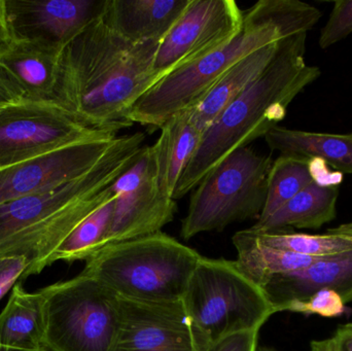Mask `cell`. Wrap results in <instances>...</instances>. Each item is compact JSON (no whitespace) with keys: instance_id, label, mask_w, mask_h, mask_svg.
<instances>
[{"instance_id":"cell-3","label":"cell","mask_w":352,"mask_h":351,"mask_svg":"<svg viewBox=\"0 0 352 351\" xmlns=\"http://www.w3.org/2000/svg\"><path fill=\"white\" fill-rule=\"evenodd\" d=\"M307 32L281 39L270 65L202 134L173 193L177 200L195 189L223 159L266 135L287 115L292 101L320 78L305 61Z\"/></svg>"},{"instance_id":"cell-11","label":"cell","mask_w":352,"mask_h":351,"mask_svg":"<svg viewBox=\"0 0 352 351\" xmlns=\"http://www.w3.org/2000/svg\"><path fill=\"white\" fill-rule=\"evenodd\" d=\"M115 212L107 245L161 232L177 206L159 181L152 146H144L133 164L113 183Z\"/></svg>"},{"instance_id":"cell-17","label":"cell","mask_w":352,"mask_h":351,"mask_svg":"<svg viewBox=\"0 0 352 351\" xmlns=\"http://www.w3.org/2000/svg\"><path fill=\"white\" fill-rule=\"evenodd\" d=\"M61 54L37 43L14 41L0 55V74L22 98L53 101Z\"/></svg>"},{"instance_id":"cell-36","label":"cell","mask_w":352,"mask_h":351,"mask_svg":"<svg viewBox=\"0 0 352 351\" xmlns=\"http://www.w3.org/2000/svg\"><path fill=\"white\" fill-rule=\"evenodd\" d=\"M256 351H277L274 348H267V346H258Z\"/></svg>"},{"instance_id":"cell-23","label":"cell","mask_w":352,"mask_h":351,"mask_svg":"<svg viewBox=\"0 0 352 351\" xmlns=\"http://www.w3.org/2000/svg\"><path fill=\"white\" fill-rule=\"evenodd\" d=\"M238 267L261 288L273 276L304 269L320 258L305 257L263 245L250 229L233 236Z\"/></svg>"},{"instance_id":"cell-13","label":"cell","mask_w":352,"mask_h":351,"mask_svg":"<svg viewBox=\"0 0 352 351\" xmlns=\"http://www.w3.org/2000/svg\"><path fill=\"white\" fill-rule=\"evenodd\" d=\"M105 0H6L14 41L63 51L94 22Z\"/></svg>"},{"instance_id":"cell-21","label":"cell","mask_w":352,"mask_h":351,"mask_svg":"<svg viewBox=\"0 0 352 351\" xmlns=\"http://www.w3.org/2000/svg\"><path fill=\"white\" fill-rule=\"evenodd\" d=\"M338 185L314 181L270 218L256 222L252 230L261 232L283 231L287 227L318 229L336 218Z\"/></svg>"},{"instance_id":"cell-26","label":"cell","mask_w":352,"mask_h":351,"mask_svg":"<svg viewBox=\"0 0 352 351\" xmlns=\"http://www.w3.org/2000/svg\"><path fill=\"white\" fill-rule=\"evenodd\" d=\"M250 230L267 247L305 257H329L352 249V238L342 235H310L285 231L261 232L252 228Z\"/></svg>"},{"instance_id":"cell-35","label":"cell","mask_w":352,"mask_h":351,"mask_svg":"<svg viewBox=\"0 0 352 351\" xmlns=\"http://www.w3.org/2000/svg\"><path fill=\"white\" fill-rule=\"evenodd\" d=\"M0 351H27V350H16V348H6V346H0ZM43 351H47V350H43Z\"/></svg>"},{"instance_id":"cell-32","label":"cell","mask_w":352,"mask_h":351,"mask_svg":"<svg viewBox=\"0 0 352 351\" xmlns=\"http://www.w3.org/2000/svg\"><path fill=\"white\" fill-rule=\"evenodd\" d=\"M14 43L10 24H8V14H6V0H0V55Z\"/></svg>"},{"instance_id":"cell-8","label":"cell","mask_w":352,"mask_h":351,"mask_svg":"<svg viewBox=\"0 0 352 351\" xmlns=\"http://www.w3.org/2000/svg\"><path fill=\"white\" fill-rule=\"evenodd\" d=\"M47 351H116L120 298L84 273L41 288Z\"/></svg>"},{"instance_id":"cell-4","label":"cell","mask_w":352,"mask_h":351,"mask_svg":"<svg viewBox=\"0 0 352 351\" xmlns=\"http://www.w3.org/2000/svg\"><path fill=\"white\" fill-rule=\"evenodd\" d=\"M322 12L298 0H261L243 12L241 32L223 49L180 68L153 86L129 115L132 124L151 131L196 106L221 76L238 61L283 37L308 32Z\"/></svg>"},{"instance_id":"cell-6","label":"cell","mask_w":352,"mask_h":351,"mask_svg":"<svg viewBox=\"0 0 352 351\" xmlns=\"http://www.w3.org/2000/svg\"><path fill=\"white\" fill-rule=\"evenodd\" d=\"M182 302L209 346L223 338L263 327L274 315L264 291L236 261L201 257Z\"/></svg>"},{"instance_id":"cell-18","label":"cell","mask_w":352,"mask_h":351,"mask_svg":"<svg viewBox=\"0 0 352 351\" xmlns=\"http://www.w3.org/2000/svg\"><path fill=\"white\" fill-rule=\"evenodd\" d=\"M280 41L261 47L238 61L196 106L188 109L190 123L201 134L212 125L230 103L260 78L276 56Z\"/></svg>"},{"instance_id":"cell-30","label":"cell","mask_w":352,"mask_h":351,"mask_svg":"<svg viewBox=\"0 0 352 351\" xmlns=\"http://www.w3.org/2000/svg\"><path fill=\"white\" fill-rule=\"evenodd\" d=\"M258 333V330H254L229 336L210 344L207 351H256Z\"/></svg>"},{"instance_id":"cell-28","label":"cell","mask_w":352,"mask_h":351,"mask_svg":"<svg viewBox=\"0 0 352 351\" xmlns=\"http://www.w3.org/2000/svg\"><path fill=\"white\" fill-rule=\"evenodd\" d=\"M352 33V0H337L332 14L320 33V47H332Z\"/></svg>"},{"instance_id":"cell-14","label":"cell","mask_w":352,"mask_h":351,"mask_svg":"<svg viewBox=\"0 0 352 351\" xmlns=\"http://www.w3.org/2000/svg\"><path fill=\"white\" fill-rule=\"evenodd\" d=\"M119 135L66 146L0 170V205L72 181L96 166Z\"/></svg>"},{"instance_id":"cell-10","label":"cell","mask_w":352,"mask_h":351,"mask_svg":"<svg viewBox=\"0 0 352 351\" xmlns=\"http://www.w3.org/2000/svg\"><path fill=\"white\" fill-rule=\"evenodd\" d=\"M243 28V12L234 0H190L159 45L154 70L160 80L229 45Z\"/></svg>"},{"instance_id":"cell-12","label":"cell","mask_w":352,"mask_h":351,"mask_svg":"<svg viewBox=\"0 0 352 351\" xmlns=\"http://www.w3.org/2000/svg\"><path fill=\"white\" fill-rule=\"evenodd\" d=\"M208 348L182 300L148 302L120 298L116 351H207Z\"/></svg>"},{"instance_id":"cell-34","label":"cell","mask_w":352,"mask_h":351,"mask_svg":"<svg viewBox=\"0 0 352 351\" xmlns=\"http://www.w3.org/2000/svg\"><path fill=\"white\" fill-rule=\"evenodd\" d=\"M329 234L342 235V236L351 237L352 238V223L341 225L337 228L329 229Z\"/></svg>"},{"instance_id":"cell-29","label":"cell","mask_w":352,"mask_h":351,"mask_svg":"<svg viewBox=\"0 0 352 351\" xmlns=\"http://www.w3.org/2000/svg\"><path fill=\"white\" fill-rule=\"evenodd\" d=\"M29 268L30 261L26 256H0V300L18 282H22Z\"/></svg>"},{"instance_id":"cell-15","label":"cell","mask_w":352,"mask_h":351,"mask_svg":"<svg viewBox=\"0 0 352 351\" xmlns=\"http://www.w3.org/2000/svg\"><path fill=\"white\" fill-rule=\"evenodd\" d=\"M275 313L287 311L320 290H332L352 302V249L316 260L304 269L273 276L262 286Z\"/></svg>"},{"instance_id":"cell-24","label":"cell","mask_w":352,"mask_h":351,"mask_svg":"<svg viewBox=\"0 0 352 351\" xmlns=\"http://www.w3.org/2000/svg\"><path fill=\"white\" fill-rule=\"evenodd\" d=\"M316 181L314 160L281 155L271 166L266 203L258 222L270 218L279 208Z\"/></svg>"},{"instance_id":"cell-5","label":"cell","mask_w":352,"mask_h":351,"mask_svg":"<svg viewBox=\"0 0 352 351\" xmlns=\"http://www.w3.org/2000/svg\"><path fill=\"white\" fill-rule=\"evenodd\" d=\"M201 256L195 249L159 232L111 243L87 260L82 273L129 300H182Z\"/></svg>"},{"instance_id":"cell-25","label":"cell","mask_w":352,"mask_h":351,"mask_svg":"<svg viewBox=\"0 0 352 351\" xmlns=\"http://www.w3.org/2000/svg\"><path fill=\"white\" fill-rule=\"evenodd\" d=\"M113 212L115 196L76 227L51 256L47 265L51 266L58 261L72 263L90 259L99 249L107 245Z\"/></svg>"},{"instance_id":"cell-16","label":"cell","mask_w":352,"mask_h":351,"mask_svg":"<svg viewBox=\"0 0 352 351\" xmlns=\"http://www.w3.org/2000/svg\"><path fill=\"white\" fill-rule=\"evenodd\" d=\"M190 0H105L104 22L134 45L161 43Z\"/></svg>"},{"instance_id":"cell-9","label":"cell","mask_w":352,"mask_h":351,"mask_svg":"<svg viewBox=\"0 0 352 351\" xmlns=\"http://www.w3.org/2000/svg\"><path fill=\"white\" fill-rule=\"evenodd\" d=\"M118 135L85 127L55 101L4 99L0 101V170L72 144Z\"/></svg>"},{"instance_id":"cell-31","label":"cell","mask_w":352,"mask_h":351,"mask_svg":"<svg viewBox=\"0 0 352 351\" xmlns=\"http://www.w3.org/2000/svg\"><path fill=\"white\" fill-rule=\"evenodd\" d=\"M310 351H352V324L339 327L332 337L314 340Z\"/></svg>"},{"instance_id":"cell-33","label":"cell","mask_w":352,"mask_h":351,"mask_svg":"<svg viewBox=\"0 0 352 351\" xmlns=\"http://www.w3.org/2000/svg\"><path fill=\"white\" fill-rule=\"evenodd\" d=\"M16 96H19V95L12 90V87L8 84V82L4 80L3 76L0 74V101Z\"/></svg>"},{"instance_id":"cell-27","label":"cell","mask_w":352,"mask_h":351,"mask_svg":"<svg viewBox=\"0 0 352 351\" xmlns=\"http://www.w3.org/2000/svg\"><path fill=\"white\" fill-rule=\"evenodd\" d=\"M287 311L316 315L326 319L340 317L346 313V306L340 295L332 290H320L303 302H296Z\"/></svg>"},{"instance_id":"cell-19","label":"cell","mask_w":352,"mask_h":351,"mask_svg":"<svg viewBox=\"0 0 352 351\" xmlns=\"http://www.w3.org/2000/svg\"><path fill=\"white\" fill-rule=\"evenodd\" d=\"M45 295L28 293L18 282L0 313V346L27 351L47 350Z\"/></svg>"},{"instance_id":"cell-7","label":"cell","mask_w":352,"mask_h":351,"mask_svg":"<svg viewBox=\"0 0 352 351\" xmlns=\"http://www.w3.org/2000/svg\"><path fill=\"white\" fill-rule=\"evenodd\" d=\"M272 159L250 146L238 148L223 159L190 196L182 220V236L221 231L234 223L260 218L267 198Z\"/></svg>"},{"instance_id":"cell-22","label":"cell","mask_w":352,"mask_h":351,"mask_svg":"<svg viewBox=\"0 0 352 351\" xmlns=\"http://www.w3.org/2000/svg\"><path fill=\"white\" fill-rule=\"evenodd\" d=\"M160 130V136L152 146L157 177L163 189L173 197L202 134L190 123L188 109L171 117Z\"/></svg>"},{"instance_id":"cell-1","label":"cell","mask_w":352,"mask_h":351,"mask_svg":"<svg viewBox=\"0 0 352 351\" xmlns=\"http://www.w3.org/2000/svg\"><path fill=\"white\" fill-rule=\"evenodd\" d=\"M159 45L129 43L101 14L62 51L53 101L85 127L118 135L133 126L132 109L160 80Z\"/></svg>"},{"instance_id":"cell-20","label":"cell","mask_w":352,"mask_h":351,"mask_svg":"<svg viewBox=\"0 0 352 351\" xmlns=\"http://www.w3.org/2000/svg\"><path fill=\"white\" fill-rule=\"evenodd\" d=\"M265 140L271 150L281 155L322 160L338 172L352 174V133H314L277 125Z\"/></svg>"},{"instance_id":"cell-2","label":"cell","mask_w":352,"mask_h":351,"mask_svg":"<svg viewBox=\"0 0 352 351\" xmlns=\"http://www.w3.org/2000/svg\"><path fill=\"white\" fill-rule=\"evenodd\" d=\"M144 140L142 132L119 135L113 150L85 174L0 205V256L28 258L23 280L47 267L76 227L115 196L111 185L133 164Z\"/></svg>"}]
</instances>
